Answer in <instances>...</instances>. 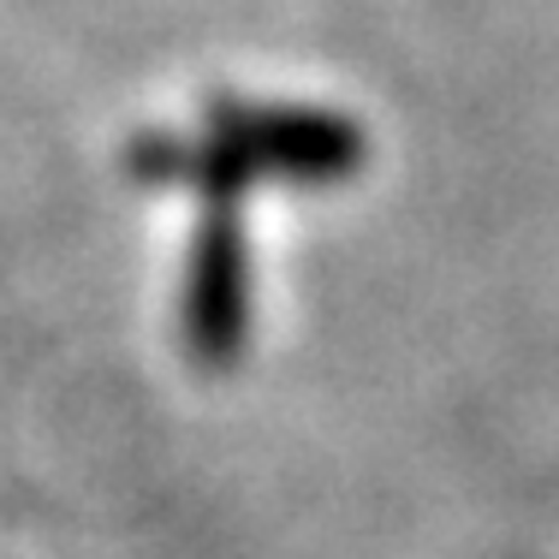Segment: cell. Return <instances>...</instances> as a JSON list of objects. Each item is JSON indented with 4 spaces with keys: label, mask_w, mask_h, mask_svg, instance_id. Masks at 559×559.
<instances>
[{
    "label": "cell",
    "mask_w": 559,
    "mask_h": 559,
    "mask_svg": "<svg viewBox=\"0 0 559 559\" xmlns=\"http://www.w3.org/2000/svg\"><path fill=\"white\" fill-rule=\"evenodd\" d=\"M215 138L250 167V179L274 173L298 185L352 179L369 150L352 119L322 108H215Z\"/></svg>",
    "instance_id": "6da1fadb"
},
{
    "label": "cell",
    "mask_w": 559,
    "mask_h": 559,
    "mask_svg": "<svg viewBox=\"0 0 559 559\" xmlns=\"http://www.w3.org/2000/svg\"><path fill=\"white\" fill-rule=\"evenodd\" d=\"M185 345L203 369L238 364L250 334V250L233 209H215L197 226L191 274H185Z\"/></svg>",
    "instance_id": "7a4b0ae2"
}]
</instances>
